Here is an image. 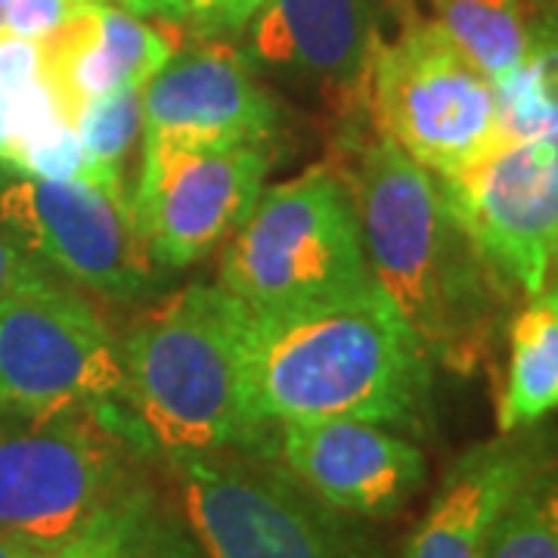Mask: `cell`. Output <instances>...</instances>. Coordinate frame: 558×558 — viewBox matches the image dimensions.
<instances>
[{
  "label": "cell",
  "mask_w": 558,
  "mask_h": 558,
  "mask_svg": "<svg viewBox=\"0 0 558 558\" xmlns=\"http://www.w3.org/2000/svg\"><path fill=\"white\" fill-rule=\"evenodd\" d=\"M354 109L336 168L354 199L369 270L432 363L472 376L490 354L506 301L478 245L444 196L440 180ZM369 119V116H366Z\"/></svg>",
  "instance_id": "cell-1"
},
{
  "label": "cell",
  "mask_w": 558,
  "mask_h": 558,
  "mask_svg": "<svg viewBox=\"0 0 558 558\" xmlns=\"http://www.w3.org/2000/svg\"><path fill=\"white\" fill-rule=\"evenodd\" d=\"M432 369L435 363L379 282L354 299L274 317L252 314L248 323L245 388L264 428L360 418L425 435Z\"/></svg>",
  "instance_id": "cell-2"
},
{
  "label": "cell",
  "mask_w": 558,
  "mask_h": 558,
  "mask_svg": "<svg viewBox=\"0 0 558 558\" xmlns=\"http://www.w3.org/2000/svg\"><path fill=\"white\" fill-rule=\"evenodd\" d=\"M252 314L223 286L190 282L131 326L119 344L124 400L140 435L171 453L267 450L245 388Z\"/></svg>",
  "instance_id": "cell-3"
},
{
  "label": "cell",
  "mask_w": 558,
  "mask_h": 558,
  "mask_svg": "<svg viewBox=\"0 0 558 558\" xmlns=\"http://www.w3.org/2000/svg\"><path fill=\"white\" fill-rule=\"evenodd\" d=\"M218 286L255 317L292 314L373 289L354 199L332 165L260 190L227 242Z\"/></svg>",
  "instance_id": "cell-4"
},
{
  "label": "cell",
  "mask_w": 558,
  "mask_h": 558,
  "mask_svg": "<svg viewBox=\"0 0 558 558\" xmlns=\"http://www.w3.org/2000/svg\"><path fill=\"white\" fill-rule=\"evenodd\" d=\"M183 515L205 558H391L363 519L326 506L274 453H171Z\"/></svg>",
  "instance_id": "cell-5"
},
{
  "label": "cell",
  "mask_w": 558,
  "mask_h": 558,
  "mask_svg": "<svg viewBox=\"0 0 558 558\" xmlns=\"http://www.w3.org/2000/svg\"><path fill=\"white\" fill-rule=\"evenodd\" d=\"M369 121L438 180H453L502 149L497 84L440 32L410 20L379 35L366 72Z\"/></svg>",
  "instance_id": "cell-6"
},
{
  "label": "cell",
  "mask_w": 558,
  "mask_h": 558,
  "mask_svg": "<svg viewBox=\"0 0 558 558\" xmlns=\"http://www.w3.org/2000/svg\"><path fill=\"white\" fill-rule=\"evenodd\" d=\"M134 459L112 407L0 410V534L50 553L137 481Z\"/></svg>",
  "instance_id": "cell-7"
},
{
  "label": "cell",
  "mask_w": 558,
  "mask_h": 558,
  "mask_svg": "<svg viewBox=\"0 0 558 558\" xmlns=\"http://www.w3.org/2000/svg\"><path fill=\"white\" fill-rule=\"evenodd\" d=\"M270 165V140L183 143L143 134L128 202L149 258L161 270H183L211 255L255 208Z\"/></svg>",
  "instance_id": "cell-8"
},
{
  "label": "cell",
  "mask_w": 558,
  "mask_h": 558,
  "mask_svg": "<svg viewBox=\"0 0 558 558\" xmlns=\"http://www.w3.org/2000/svg\"><path fill=\"white\" fill-rule=\"evenodd\" d=\"M0 230L50 274L102 299L134 301L156 295L165 274L140 240L128 196L94 183L0 178Z\"/></svg>",
  "instance_id": "cell-9"
},
{
  "label": "cell",
  "mask_w": 558,
  "mask_h": 558,
  "mask_svg": "<svg viewBox=\"0 0 558 558\" xmlns=\"http://www.w3.org/2000/svg\"><path fill=\"white\" fill-rule=\"evenodd\" d=\"M124 366L100 314L47 277L0 299V410L112 407Z\"/></svg>",
  "instance_id": "cell-10"
},
{
  "label": "cell",
  "mask_w": 558,
  "mask_h": 558,
  "mask_svg": "<svg viewBox=\"0 0 558 558\" xmlns=\"http://www.w3.org/2000/svg\"><path fill=\"white\" fill-rule=\"evenodd\" d=\"M440 186L499 282L534 299L558 255V131L506 143Z\"/></svg>",
  "instance_id": "cell-11"
},
{
  "label": "cell",
  "mask_w": 558,
  "mask_h": 558,
  "mask_svg": "<svg viewBox=\"0 0 558 558\" xmlns=\"http://www.w3.org/2000/svg\"><path fill=\"white\" fill-rule=\"evenodd\" d=\"M264 453L326 506L363 521L398 515L425 484V453L416 444L360 418L277 422Z\"/></svg>",
  "instance_id": "cell-12"
},
{
  "label": "cell",
  "mask_w": 558,
  "mask_h": 558,
  "mask_svg": "<svg viewBox=\"0 0 558 558\" xmlns=\"http://www.w3.org/2000/svg\"><path fill=\"white\" fill-rule=\"evenodd\" d=\"M242 32L248 65L301 81L344 112L363 106L379 40L373 0H264Z\"/></svg>",
  "instance_id": "cell-13"
},
{
  "label": "cell",
  "mask_w": 558,
  "mask_h": 558,
  "mask_svg": "<svg viewBox=\"0 0 558 558\" xmlns=\"http://www.w3.org/2000/svg\"><path fill=\"white\" fill-rule=\"evenodd\" d=\"M279 124L274 97L220 38L178 50L143 84V134L183 143H258Z\"/></svg>",
  "instance_id": "cell-14"
},
{
  "label": "cell",
  "mask_w": 558,
  "mask_h": 558,
  "mask_svg": "<svg viewBox=\"0 0 558 558\" xmlns=\"http://www.w3.org/2000/svg\"><path fill=\"white\" fill-rule=\"evenodd\" d=\"M553 459V440L534 425L469 447L447 469L403 558H481L506 502Z\"/></svg>",
  "instance_id": "cell-15"
},
{
  "label": "cell",
  "mask_w": 558,
  "mask_h": 558,
  "mask_svg": "<svg viewBox=\"0 0 558 558\" xmlns=\"http://www.w3.org/2000/svg\"><path fill=\"white\" fill-rule=\"evenodd\" d=\"M178 25L112 3H81L60 32L40 40L44 75L60 90L69 121L84 102L143 87L180 50Z\"/></svg>",
  "instance_id": "cell-16"
},
{
  "label": "cell",
  "mask_w": 558,
  "mask_h": 558,
  "mask_svg": "<svg viewBox=\"0 0 558 558\" xmlns=\"http://www.w3.org/2000/svg\"><path fill=\"white\" fill-rule=\"evenodd\" d=\"M558 410V277L509 323V366L497 403V428L519 432Z\"/></svg>",
  "instance_id": "cell-17"
},
{
  "label": "cell",
  "mask_w": 558,
  "mask_h": 558,
  "mask_svg": "<svg viewBox=\"0 0 558 558\" xmlns=\"http://www.w3.org/2000/svg\"><path fill=\"white\" fill-rule=\"evenodd\" d=\"M432 20L497 87L524 60L531 38L524 0H432Z\"/></svg>",
  "instance_id": "cell-18"
},
{
  "label": "cell",
  "mask_w": 558,
  "mask_h": 558,
  "mask_svg": "<svg viewBox=\"0 0 558 558\" xmlns=\"http://www.w3.org/2000/svg\"><path fill=\"white\" fill-rule=\"evenodd\" d=\"M497 94L502 146L558 131V3L531 16L524 60Z\"/></svg>",
  "instance_id": "cell-19"
},
{
  "label": "cell",
  "mask_w": 558,
  "mask_h": 558,
  "mask_svg": "<svg viewBox=\"0 0 558 558\" xmlns=\"http://www.w3.org/2000/svg\"><path fill=\"white\" fill-rule=\"evenodd\" d=\"M161 519L156 494L134 481L44 558H143Z\"/></svg>",
  "instance_id": "cell-20"
},
{
  "label": "cell",
  "mask_w": 558,
  "mask_h": 558,
  "mask_svg": "<svg viewBox=\"0 0 558 558\" xmlns=\"http://www.w3.org/2000/svg\"><path fill=\"white\" fill-rule=\"evenodd\" d=\"M481 558H558V462H546L506 502Z\"/></svg>",
  "instance_id": "cell-21"
},
{
  "label": "cell",
  "mask_w": 558,
  "mask_h": 558,
  "mask_svg": "<svg viewBox=\"0 0 558 558\" xmlns=\"http://www.w3.org/2000/svg\"><path fill=\"white\" fill-rule=\"evenodd\" d=\"M7 171H16V174L35 180H53V183L84 180V183H94L106 193L128 196L119 165L90 159L72 121H60L47 134L16 146Z\"/></svg>",
  "instance_id": "cell-22"
},
{
  "label": "cell",
  "mask_w": 558,
  "mask_h": 558,
  "mask_svg": "<svg viewBox=\"0 0 558 558\" xmlns=\"http://www.w3.org/2000/svg\"><path fill=\"white\" fill-rule=\"evenodd\" d=\"M75 131L94 161L119 165L143 134V87H128L100 100H90L75 112Z\"/></svg>",
  "instance_id": "cell-23"
},
{
  "label": "cell",
  "mask_w": 558,
  "mask_h": 558,
  "mask_svg": "<svg viewBox=\"0 0 558 558\" xmlns=\"http://www.w3.org/2000/svg\"><path fill=\"white\" fill-rule=\"evenodd\" d=\"M0 100H3V116H7L13 149L28 143V140L40 137V134H47L60 121H69L60 90L53 87V81L47 75H38V78H32L22 87L0 94Z\"/></svg>",
  "instance_id": "cell-24"
},
{
  "label": "cell",
  "mask_w": 558,
  "mask_h": 558,
  "mask_svg": "<svg viewBox=\"0 0 558 558\" xmlns=\"http://www.w3.org/2000/svg\"><path fill=\"white\" fill-rule=\"evenodd\" d=\"M78 0H7L0 28L20 38L44 40L60 32L78 13Z\"/></svg>",
  "instance_id": "cell-25"
},
{
  "label": "cell",
  "mask_w": 558,
  "mask_h": 558,
  "mask_svg": "<svg viewBox=\"0 0 558 558\" xmlns=\"http://www.w3.org/2000/svg\"><path fill=\"white\" fill-rule=\"evenodd\" d=\"M260 7L264 0H190L186 22L193 25L199 38L240 35Z\"/></svg>",
  "instance_id": "cell-26"
},
{
  "label": "cell",
  "mask_w": 558,
  "mask_h": 558,
  "mask_svg": "<svg viewBox=\"0 0 558 558\" xmlns=\"http://www.w3.org/2000/svg\"><path fill=\"white\" fill-rule=\"evenodd\" d=\"M44 75V50L40 40L20 38L0 28V94L22 87Z\"/></svg>",
  "instance_id": "cell-27"
},
{
  "label": "cell",
  "mask_w": 558,
  "mask_h": 558,
  "mask_svg": "<svg viewBox=\"0 0 558 558\" xmlns=\"http://www.w3.org/2000/svg\"><path fill=\"white\" fill-rule=\"evenodd\" d=\"M38 277H47V270L40 267L38 260L28 258L20 245L0 230V299Z\"/></svg>",
  "instance_id": "cell-28"
},
{
  "label": "cell",
  "mask_w": 558,
  "mask_h": 558,
  "mask_svg": "<svg viewBox=\"0 0 558 558\" xmlns=\"http://www.w3.org/2000/svg\"><path fill=\"white\" fill-rule=\"evenodd\" d=\"M78 3H112L143 20L186 22V3L190 0H78Z\"/></svg>",
  "instance_id": "cell-29"
},
{
  "label": "cell",
  "mask_w": 558,
  "mask_h": 558,
  "mask_svg": "<svg viewBox=\"0 0 558 558\" xmlns=\"http://www.w3.org/2000/svg\"><path fill=\"white\" fill-rule=\"evenodd\" d=\"M143 558H196V553H193L190 539L183 537L171 521L161 519L159 531L153 534Z\"/></svg>",
  "instance_id": "cell-30"
},
{
  "label": "cell",
  "mask_w": 558,
  "mask_h": 558,
  "mask_svg": "<svg viewBox=\"0 0 558 558\" xmlns=\"http://www.w3.org/2000/svg\"><path fill=\"white\" fill-rule=\"evenodd\" d=\"M47 553L38 549L28 539L13 537V534H0V558H44Z\"/></svg>",
  "instance_id": "cell-31"
},
{
  "label": "cell",
  "mask_w": 558,
  "mask_h": 558,
  "mask_svg": "<svg viewBox=\"0 0 558 558\" xmlns=\"http://www.w3.org/2000/svg\"><path fill=\"white\" fill-rule=\"evenodd\" d=\"M13 159V140H10V128H7V116H3V100H0V168H7Z\"/></svg>",
  "instance_id": "cell-32"
},
{
  "label": "cell",
  "mask_w": 558,
  "mask_h": 558,
  "mask_svg": "<svg viewBox=\"0 0 558 558\" xmlns=\"http://www.w3.org/2000/svg\"><path fill=\"white\" fill-rule=\"evenodd\" d=\"M3 7H7V0H0V25H3Z\"/></svg>",
  "instance_id": "cell-33"
},
{
  "label": "cell",
  "mask_w": 558,
  "mask_h": 558,
  "mask_svg": "<svg viewBox=\"0 0 558 558\" xmlns=\"http://www.w3.org/2000/svg\"><path fill=\"white\" fill-rule=\"evenodd\" d=\"M553 277H558V255H556V267H553Z\"/></svg>",
  "instance_id": "cell-34"
}]
</instances>
